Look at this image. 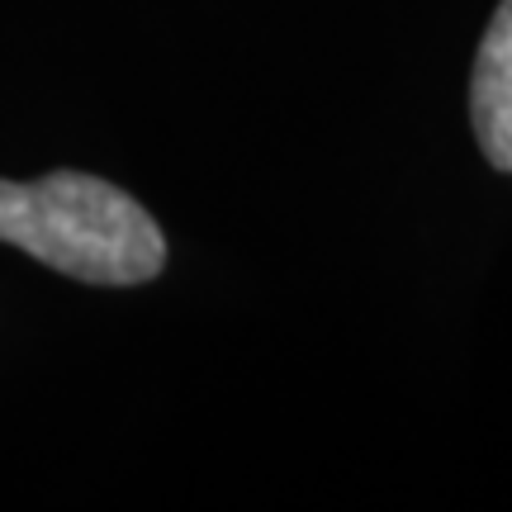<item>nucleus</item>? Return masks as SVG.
<instances>
[{
	"mask_svg": "<svg viewBox=\"0 0 512 512\" xmlns=\"http://www.w3.org/2000/svg\"><path fill=\"white\" fill-rule=\"evenodd\" d=\"M0 242L86 285H143L166 266L157 219L128 190L86 171L0 181Z\"/></svg>",
	"mask_w": 512,
	"mask_h": 512,
	"instance_id": "1",
	"label": "nucleus"
},
{
	"mask_svg": "<svg viewBox=\"0 0 512 512\" xmlns=\"http://www.w3.org/2000/svg\"><path fill=\"white\" fill-rule=\"evenodd\" d=\"M470 119L489 166L512 171V0H503L484 29L470 76Z\"/></svg>",
	"mask_w": 512,
	"mask_h": 512,
	"instance_id": "2",
	"label": "nucleus"
}]
</instances>
